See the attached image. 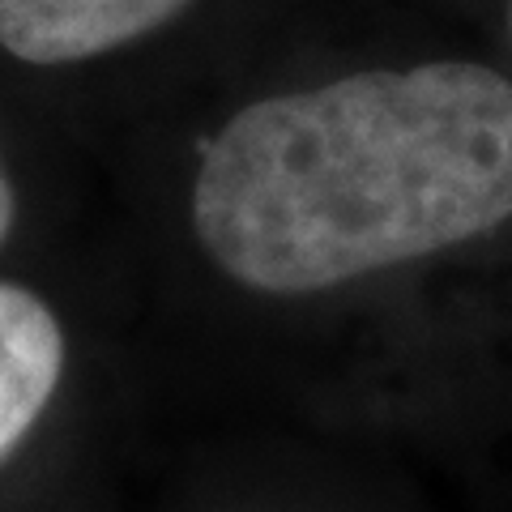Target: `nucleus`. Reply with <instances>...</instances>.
I'll use <instances>...</instances> for the list:
<instances>
[{"label": "nucleus", "mask_w": 512, "mask_h": 512, "mask_svg": "<svg viewBox=\"0 0 512 512\" xmlns=\"http://www.w3.org/2000/svg\"><path fill=\"white\" fill-rule=\"evenodd\" d=\"M64 376V333L47 303L26 286L0 282V461L13 457Z\"/></svg>", "instance_id": "nucleus-3"}, {"label": "nucleus", "mask_w": 512, "mask_h": 512, "mask_svg": "<svg viewBox=\"0 0 512 512\" xmlns=\"http://www.w3.org/2000/svg\"><path fill=\"white\" fill-rule=\"evenodd\" d=\"M188 0H0V47L26 64H73L167 26Z\"/></svg>", "instance_id": "nucleus-2"}, {"label": "nucleus", "mask_w": 512, "mask_h": 512, "mask_svg": "<svg viewBox=\"0 0 512 512\" xmlns=\"http://www.w3.org/2000/svg\"><path fill=\"white\" fill-rule=\"evenodd\" d=\"M508 22H512V5H508Z\"/></svg>", "instance_id": "nucleus-5"}, {"label": "nucleus", "mask_w": 512, "mask_h": 512, "mask_svg": "<svg viewBox=\"0 0 512 512\" xmlns=\"http://www.w3.org/2000/svg\"><path fill=\"white\" fill-rule=\"evenodd\" d=\"M13 214H18V201H13V184L5 175V163H0V244H5L13 231Z\"/></svg>", "instance_id": "nucleus-4"}, {"label": "nucleus", "mask_w": 512, "mask_h": 512, "mask_svg": "<svg viewBox=\"0 0 512 512\" xmlns=\"http://www.w3.org/2000/svg\"><path fill=\"white\" fill-rule=\"evenodd\" d=\"M512 218V82L466 60L261 99L218 128L192 227L231 282L312 295Z\"/></svg>", "instance_id": "nucleus-1"}]
</instances>
